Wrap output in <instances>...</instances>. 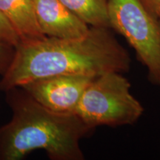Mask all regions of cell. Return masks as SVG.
<instances>
[{
	"instance_id": "1",
	"label": "cell",
	"mask_w": 160,
	"mask_h": 160,
	"mask_svg": "<svg viewBox=\"0 0 160 160\" xmlns=\"http://www.w3.org/2000/svg\"><path fill=\"white\" fill-rule=\"evenodd\" d=\"M128 52L119 42L111 28L90 27L79 39L46 37L16 48L8 69L0 80V91L41 79L60 75L97 77L131 69Z\"/></svg>"
},
{
	"instance_id": "2",
	"label": "cell",
	"mask_w": 160,
	"mask_h": 160,
	"mask_svg": "<svg viewBox=\"0 0 160 160\" xmlns=\"http://www.w3.org/2000/svg\"><path fill=\"white\" fill-rule=\"evenodd\" d=\"M12 117L0 127V160H19L44 150L51 160H84L80 140L94 129L77 113H56L21 87L5 92Z\"/></svg>"
},
{
	"instance_id": "3",
	"label": "cell",
	"mask_w": 160,
	"mask_h": 160,
	"mask_svg": "<svg viewBox=\"0 0 160 160\" xmlns=\"http://www.w3.org/2000/svg\"><path fill=\"white\" fill-rule=\"evenodd\" d=\"M119 72L96 77L84 92L76 113L91 128L133 125L144 108L131 94L128 79Z\"/></svg>"
},
{
	"instance_id": "4",
	"label": "cell",
	"mask_w": 160,
	"mask_h": 160,
	"mask_svg": "<svg viewBox=\"0 0 160 160\" xmlns=\"http://www.w3.org/2000/svg\"><path fill=\"white\" fill-rule=\"evenodd\" d=\"M111 28L125 38L147 69L148 79L160 86V19L139 0H107Z\"/></svg>"
},
{
	"instance_id": "5",
	"label": "cell",
	"mask_w": 160,
	"mask_h": 160,
	"mask_svg": "<svg viewBox=\"0 0 160 160\" xmlns=\"http://www.w3.org/2000/svg\"><path fill=\"white\" fill-rule=\"evenodd\" d=\"M96 77L60 75L41 78L20 87L36 101L59 113H76L84 92Z\"/></svg>"
},
{
	"instance_id": "6",
	"label": "cell",
	"mask_w": 160,
	"mask_h": 160,
	"mask_svg": "<svg viewBox=\"0 0 160 160\" xmlns=\"http://www.w3.org/2000/svg\"><path fill=\"white\" fill-rule=\"evenodd\" d=\"M38 22L47 37L79 39L90 26L69 11L59 0H33Z\"/></svg>"
},
{
	"instance_id": "7",
	"label": "cell",
	"mask_w": 160,
	"mask_h": 160,
	"mask_svg": "<svg viewBox=\"0 0 160 160\" xmlns=\"http://www.w3.org/2000/svg\"><path fill=\"white\" fill-rule=\"evenodd\" d=\"M0 11L19 37V45L45 39L38 22L33 0H0Z\"/></svg>"
},
{
	"instance_id": "8",
	"label": "cell",
	"mask_w": 160,
	"mask_h": 160,
	"mask_svg": "<svg viewBox=\"0 0 160 160\" xmlns=\"http://www.w3.org/2000/svg\"><path fill=\"white\" fill-rule=\"evenodd\" d=\"M90 27L108 28L110 21L107 0H59Z\"/></svg>"
},
{
	"instance_id": "9",
	"label": "cell",
	"mask_w": 160,
	"mask_h": 160,
	"mask_svg": "<svg viewBox=\"0 0 160 160\" xmlns=\"http://www.w3.org/2000/svg\"><path fill=\"white\" fill-rule=\"evenodd\" d=\"M0 42L13 46L15 48L19 45L20 41L11 24L0 11Z\"/></svg>"
},
{
	"instance_id": "10",
	"label": "cell",
	"mask_w": 160,
	"mask_h": 160,
	"mask_svg": "<svg viewBox=\"0 0 160 160\" xmlns=\"http://www.w3.org/2000/svg\"><path fill=\"white\" fill-rule=\"evenodd\" d=\"M16 48L13 46L0 42V74L3 76L11 65Z\"/></svg>"
},
{
	"instance_id": "11",
	"label": "cell",
	"mask_w": 160,
	"mask_h": 160,
	"mask_svg": "<svg viewBox=\"0 0 160 160\" xmlns=\"http://www.w3.org/2000/svg\"><path fill=\"white\" fill-rule=\"evenodd\" d=\"M148 13L160 19V0H139Z\"/></svg>"
}]
</instances>
